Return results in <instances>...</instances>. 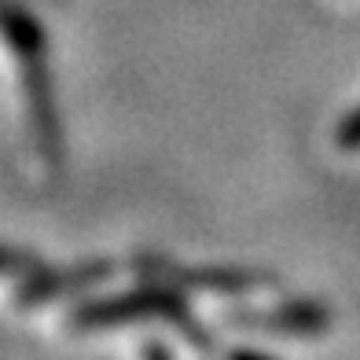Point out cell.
<instances>
[{"label": "cell", "mask_w": 360, "mask_h": 360, "mask_svg": "<svg viewBox=\"0 0 360 360\" xmlns=\"http://www.w3.org/2000/svg\"><path fill=\"white\" fill-rule=\"evenodd\" d=\"M143 316H162V320L176 323V331L188 335L195 346H210V338L202 335V327L191 320L184 294L173 287V280L118 294V298H110V302H85L67 316V327L92 331V327H103V323H125V320H143Z\"/></svg>", "instance_id": "1"}, {"label": "cell", "mask_w": 360, "mask_h": 360, "mask_svg": "<svg viewBox=\"0 0 360 360\" xmlns=\"http://www.w3.org/2000/svg\"><path fill=\"white\" fill-rule=\"evenodd\" d=\"M44 265L41 257L26 254V250H11V247H0V276H30Z\"/></svg>", "instance_id": "5"}, {"label": "cell", "mask_w": 360, "mask_h": 360, "mask_svg": "<svg viewBox=\"0 0 360 360\" xmlns=\"http://www.w3.org/2000/svg\"><path fill=\"white\" fill-rule=\"evenodd\" d=\"M0 34H4L8 48L15 52V59L26 67V81H30V107H34V122L37 133L44 140V147L56 151V110H52V96H48V77H44V37L41 26L30 19L22 8L0 0Z\"/></svg>", "instance_id": "2"}, {"label": "cell", "mask_w": 360, "mask_h": 360, "mask_svg": "<svg viewBox=\"0 0 360 360\" xmlns=\"http://www.w3.org/2000/svg\"><path fill=\"white\" fill-rule=\"evenodd\" d=\"M118 269H122V261H89V265H77V269H67V272L41 265L37 272H30L19 283L15 305H41L48 298H63V294H70V290H81V287H92V283L107 280V276H114Z\"/></svg>", "instance_id": "3"}, {"label": "cell", "mask_w": 360, "mask_h": 360, "mask_svg": "<svg viewBox=\"0 0 360 360\" xmlns=\"http://www.w3.org/2000/svg\"><path fill=\"white\" fill-rule=\"evenodd\" d=\"M228 320L239 327H261V331L272 335H320L327 327V309H320L316 302H294L287 309H276V313H250V309H236L228 313Z\"/></svg>", "instance_id": "4"}, {"label": "cell", "mask_w": 360, "mask_h": 360, "mask_svg": "<svg viewBox=\"0 0 360 360\" xmlns=\"http://www.w3.org/2000/svg\"><path fill=\"white\" fill-rule=\"evenodd\" d=\"M335 143L342 151H360V110H353L349 118H342L335 129Z\"/></svg>", "instance_id": "6"}]
</instances>
